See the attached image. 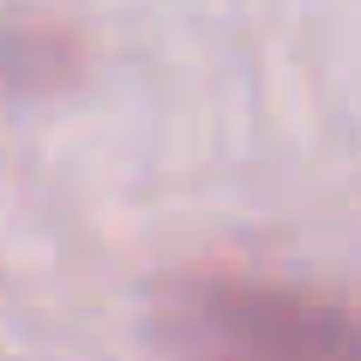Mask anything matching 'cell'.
I'll return each mask as SVG.
<instances>
[{
	"label": "cell",
	"instance_id": "obj_1",
	"mask_svg": "<svg viewBox=\"0 0 361 361\" xmlns=\"http://www.w3.org/2000/svg\"><path fill=\"white\" fill-rule=\"evenodd\" d=\"M180 349L199 361H361V331L283 289H205L180 319Z\"/></svg>",
	"mask_w": 361,
	"mask_h": 361
}]
</instances>
